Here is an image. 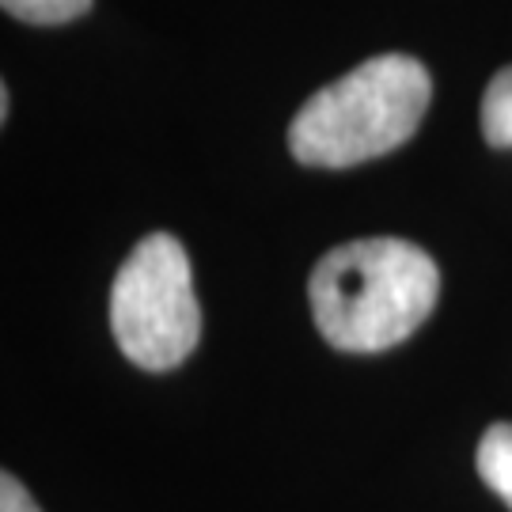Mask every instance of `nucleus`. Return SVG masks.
<instances>
[{"instance_id": "nucleus-4", "label": "nucleus", "mask_w": 512, "mask_h": 512, "mask_svg": "<svg viewBox=\"0 0 512 512\" xmlns=\"http://www.w3.org/2000/svg\"><path fill=\"white\" fill-rule=\"evenodd\" d=\"M478 475L512 509V425H490L478 440Z\"/></svg>"}, {"instance_id": "nucleus-2", "label": "nucleus", "mask_w": 512, "mask_h": 512, "mask_svg": "<svg viewBox=\"0 0 512 512\" xmlns=\"http://www.w3.org/2000/svg\"><path fill=\"white\" fill-rule=\"evenodd\" d=\"M429 99L433 80L421 61L406 54L372 57L300 107L289 148L308 167H357L406 145Z\"/></svg>"}, {"instance_id": "nucleus-7", "label": "nucleus", "mask_w": 512, "mask_h": 512, "mask_svg": "<svg viewBox=\"0 0 512 512\" xmlns=\"http://www.w3.org/2000/svg\"><path fill=\"white\" fill-rule=\"evenodd\" d=\"M0 512H38V505L16 482V475L0 478Z\"/></svg>"}, {"instance_id": "nucleus-6", "label": "nucleus", "mask_w": 512, "mask_h": 512, "mask_svg": "<svg viewBox=\"0 0 512 512\" xmlns=\"http://www.w3.org/2000/svg\"><path fill=\"white\" fill-rule=\"evenodd\" d=\"M8 16L23 19V23H42V27H57V23H69L80 19L92 0H0Z\"/></svg>"}, {"instance_id": "nucleus-1", "label": "nucleus", "mask_w": 512, "mask_h": 512, "mask_svg": "<svg viewBox=\"0 0 512 512\" xmlns=\"http://www.w3.org/2000/svg\"><path fill=\"white\" fill-rule=\"evenodd\" d=\"M308 296L315 327L330 346L380 353L406 342L429 319L440 270L406 239H357L319 258Z\"/></svg>"}, {"instance_id": "nucleus-5", "label": "nucleus", "mask_w": 512, "mask_h": 512, "mask_svg": "<svg viewBox=\"0 0 512 512\" xmlns=\"http://www.w3.org/2000/svg\"><path fill=\"white\" fill-rule=\"evenodd\" d=\"M482 137L494 148H512V65L501 69L482 95Z\"/></svg>"}, {"instance_id": "nucleus-3", "label": "nucleus", "mask_w": 512, "mask_h": 512, "mask_svg": "<svg viewBox=\"0 0 512 512\" xmlns=\"http://www.w3.org/2000/svg\"><path fill=\"white\" fill-rule=\"evenodd\" d=\"M110 330L133 365L167 372L183 365L202 338V308L183 243L167 232L145 236L110 293Z\"/></svg>"}]
</instances>
